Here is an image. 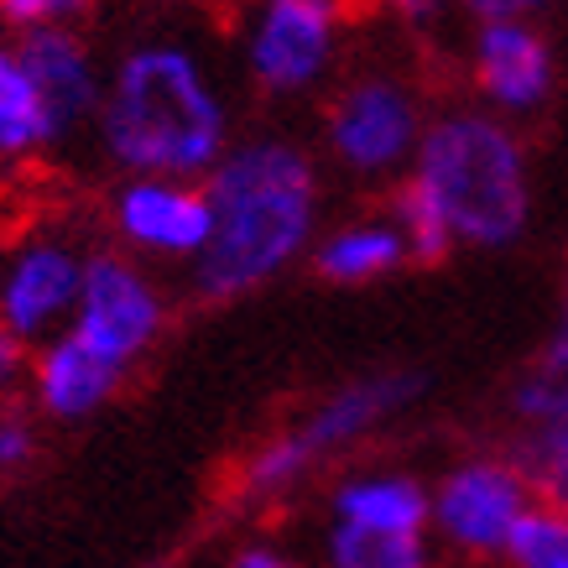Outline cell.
I'll use <instances>...</instances> for the list:
<instances>
[{"label":"cell","mask_w":568,"mask_h":568,"mask_svg":"<svg viewBox=\"0 0 568 568\" xmlns=\"http://www.w3.org/2000/svg\"><path fill=\"white\" fill-rule=\"evenodd\" d=\"M214 230L189 287L204 303H230L276 282L318 241V162L293 136H245L204 173Z\"/></svg>","instance_id":"obj_1"},{"label":"cell","mask_w":568,"mask_h":568,"mask_svg":"<svg viewBox=\"0 0 568 568\" xmlns=\"http://www.w3.org/2000/svg\"><path fill=\"white\" fill-rule=\"evenodd\" d=\"M511 568H568V506L537 496L506 542Z\"/></svg>","instance_id":"obj_19"},{"label":"cell","mask_w":568,"mask_h":568,"mask_svg":"<svg viewBox=\"0 0 568 568\" xmlns=\"http://www.w3.org/2000/svg\"><path fill=\"white\" fill-rule=\"evenodd\" d=\"M37 448H42V438H37L32 417L17 407H0V475H21L37 459Z\"/></svg>","instance_id":"obj_22"},{"label":"cell","mask_w":568,"mask_h":568,"mask_svg":"<svg viewBox=\"0 0 568 568\" xmlns=\"http://www.w3.org/2000/svg\"><path fill=\"white\" fill-rule=\"evenodd\" d=\"M100 152L121 173L204 178L230 152V100L193 48L152 37L104 73Z\"/></svg>","instance_id":"obj_2"},{"label":"cell","mask_w":568,"mask_h":568,"mask_svg":"<svg viewBox=\"0 0 568 568\" xmlns=\"http://www.w3.org/2000/svg\"><path fill=\"white\" fill-rule=\"evenodd\" d=\"M407 189L444 220L448 241L469 251H506L532 224L527 146L511 121L485 104L428 115Z\"/></svg>","instance_id":"obj_3"},{"label":"cell","mask_w":568,"mask_h":568,"mask_svg":"<svg viewBox=\"0 0 568 568\" xmlns=\"http://www.w3.org/2000/svg\"><path fill=\"white\" fill-rule=\"evenodd\" d=\"M21 58L32 69L42 100H48L52 121H58V136L69 141L79 125H89L100 115L104 100V69L94 48L84 42L79 27H42V32H21L17 37Z\"/></svg>","instance_id":"obj_13"},{"label":"cell","mask_w":568,"mask_h":568,"mask_svg":"<svg viewBox=\"0 0 568 568\" xmlns=\"http://www.w3.org/2000/svg\"><path fill=\"white\" fill-rule=\"evenodd\" d=\"M94 0H0V27L11 37L42 32V27H79Z\"/></svg>","instance_id":"obj_21"},{"label":"cell","mask_w":568,"mask_h":568,"mask_svg":"<svg viewBox=\"0 0 568 568\" xmlns=\"http://www.w3.org/2000/svg\"><path fill=\"white\" fill-rule=\"evenodd\" d=\"M469 79L485 110H496L506 121H527L537 110H548L552 89H558V58L537 17L475 21Z\"/></svg>","instance_id":"obj_11"},{"label":"cell","mask_w":568,"mask_h":568,"mask_svg":"<svg viewBox=\"0 0 568 568\" xmlns=\"http://www.w3.org/2000/svg\"><path fill=\"white\" fill-rule=\"evenodd\" d=\"M32 402L37 413L52 423H89L94 413H104L115 392L125 386V371L115 361H104L100 349H89L79 334L58 328L52 339H42L32 355Z\"/></svg>","instance_id":"obj_12"},{"label":"cell","mask_w":568,"mask_h":568,"mask_svg":"<svg viewBox=\"0 0 568 568\" xmlns=\"http://www.w3.org/2000/svg\"><path fill=\"white\" fill-rule=\"evenodd\" d=\"M110 224L125 251L152 261L193 266L209 245L214 209H209L204 178H168V173H131L110 193Z\"/></svg>","instance_id":"obj_10"},{"label":"cell","mask_w":568,"mask_h":568,"mask_svg":"<svg viewBox=\"0 0 568 568\" xmlns=\"http://www.w3.org/2000/svg\"><path fill=\"white\" fill-rule=\"evenodd\" d=\"M63 146L58 121L37 89L17 37H0V168H27Z\"/></svg>","instance_id":"obj_16"},{"label":"cell","mask_w":568,"mask_h":568,"mask_svg":"<svg viewBox=\"0 0 568 568\" xmlns=\"http://www.w3.org/2000/svg\"><path fill=\"white\" fill-rule=\"evenodd\" d=\"M27 349H32L27 339H17L11 328L0 324V402L17 392L21 381H27V371H32V355H27Z\"/></svg>","instance_id":"obj_23"},{"label":"cell","mask_w":568,"mask_h":568,"mask_svg":"<svg viewBox=\"0 0 568 568\" xmlns=\"http://www.w3.org/2000/svg\"><path fill=\"white\" fill-rule=\"evenodd\" d=\"M428 392V381L417 371H376V376H355L345 386H334L318 396L293 428L272 433L266 444H256L241 465V490L251 500H276L297 490V485L318 475V469L345 454V448L365 444L371 433L392 428L396 417Z\"/></svg>","instance_id":"obj_4"},{"label":"cell","mask_w":568,"mask_h":568,"mask_svg":"<svg viewBox=\"0 0 568 568\" xmlns=\"http://www.w3.org/2000/svg\"><path fill=\"white\" fill-rule=\"evenodd\" d=\"M376 11H386L402 27H433L444 17V0H376Z\"/></svg>","instance_id":"obj_25"},{"label":"cell","mask_w":568,"mask_h":568,"mask_svg":"<svg viewBox=\"0 0 568 568\" xmlns=\"http://www.w3.org/2000/svg\"><path fill=\"white\" fill-rule=\"evenodd\" d=\"M89 256L94 251L63 224H32L27 235L0 245V324L27 345L69 328Z\"/></svg>","instance_id":"obj_9"},{"label":"cell","mask_w":568,"mask_h":568,"mask_svg":"<svg viewBox=\"0 0 568 568\" xmlns=\"http://www.w3.org/2000/svg\"><path fill=\"white\" fill-rule=\"evenodd\" d=\"M313 272L334 282V287H371L381 276H396L402 266H413V245L402 235L396 214H365V220L334 224L328 235H318L308 251Z\"/></svg>","instance_id":"obj_14"},{"label":"cell","mask_w":568,"mask_h":568,"mask_svg":"<svg viewBox=\"0 0 568 568\" xmlns=\"http://www.w3.org/2000/svg\"><path fill=\"white\" fill-rule=\"evenodd\" d=\"M517 465L542 500L568 506V417L542 423V428H521L517 438Z\"/></svg>","instance_id":"obj_20"},{"label":"cell","mask_w":568,"mask_h":568,"mask_svg":"<svg viewBox=\"0 0 568 568\" xmlns=\"http://www.w3.org/2000/svg\"><path fill=\"white\" fill-rule=\"evenodd\" d=\"M230 568H303V564H297L293 552L272 548V542H251V548H241L230 558Z\"/></svg>","instance_id":"obj_26"},{"label":"cell","mask_w":568,"mask_h":568,"mask_svg":"<svg viewBox=\"0 0 568 568\" xmlns=\"http://www.w3.org/2000/svg\"><path fill=\"white\" fill-rule=\"evenodd\" d=\"M423 125H428L423 94L413 79H402L392 69H365L345 79L324 110L328 156L365 183H386V178L407 173L417 141H423Z\"/></svg>","instance_id":"obj_5"},{"label":"cell","mask_w":568,"mask_h":568,"mask_svg":"<svg viewBox=\"0 0 568 568\" xmlns=\"http://www.w3.org/2000/svg\"><path fill=\"white\" fill-rule=\"evenodd\" d=\"M454 6L475 21H500V17H537L548 0H454Z\"/></svg>","instance_id":"obj_24"},{"label":"cell","mask_w":568,"mask_h":568,"mask_svg":"<svg viewBox=\"0 0 568 568\" xmlns=\"http://www.w3.org/2000/svg\"><path fill=\"white\" fill-rule=\"evenodd\" d=\"M537 500L532 480L517 459L475 454L459 459L438 485H428V532L438 548L459 552L469 564L506 558V542Z\"/></svg>","instance_id":"obj_6"},{"label":"cell","mask_w":568,"mask_h":568,"mask_svg":"<svg viewBox=\"0 0 568 568\" xmlns=\"http://www.w3.org/2000/svg\"><path fill=\"white\" fill-rule=\"evenodd\" d=\"M328 568H433V532H365L328 521L324 532Z\"/></svg>","instance_id":"obj_18"},{"label":"cell","mask_w":568,"mask_h":568,"mask_svg":"<svg viewBox=\"0 0 568 568\" xmlns=\"http://www.w3.org/2000/svg\"><path fill=\"white\" fill-rule=\"evenodd\" d=\"M506 407L517 417V428H542V423L568 417V293H564V308H558V324H552L548 345L537 349L532 361L521 365V376L511 381Z\"/></svg>","instance_id":"obj_17"},{"label":"cell","mask_w":568,"mask_h":568,"mask_svg":"<svg viewBox=\"0 0 568 568\" xmlns=\"http://www.w3.org/2000/svg\"><path fill=\"white\" fill-rule=\"evenodd\" d=\"M345 11V0H256L241 37L251 84L276 100L313 94L339 63Z\"/></svg>","instance_id":"obj_7"},{"label":"cell","mask_w":568,"mask_h":568,"mask_svg":"<svg viewBox=\"0 0 568 568\" xmlns=\"http://www.w3.org/2000/svg\"><path fill=\"white\" fill-rule=\"evenodd\" d=\"M168 318H173V297L136 256H121V251L89 256L69 334H79L89 349H100L104 361H115L131 376L162 339Z\"/></svg>","instance_id":"obj_8"},{"label":"cell","mask_w":568,"mask_h":568,"mask_svg":"<svg viewBox=\"0 0 568 568\" xmlns=\"http://www.w3.org/2000/svg\"><path fill=\"white\" fill-rule=\"evenodd\" d=\"M328 521L365 532H428V485L402 469H355L328 490Z\"/></svg>","instance_id":"obj_15"}]
</instances>
